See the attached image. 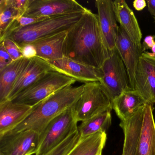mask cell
<instances>
[{
  "mask_svg": "<svg viewBox=\"0 0 155 155\" xmlns=\"http://www.w3.org/2000/svg\"><path fill=\"white\" fill-rule=\"evenodd\" d=\"M34 106L7 100L0 103V136L15 128L33 110Z\"/></svg>",
  "mask_w": 155,
  "mask_h": 155,
  "instance_id": "9a60e30c",
  "label": "cell"
},
{
  "mask_svg": "<svg viewBox=\"0 0 155 155\" xmlns=\"http://www.w3.org/2000/svg\"><path fill=\"white\" fill-rule=\"evenodd\" d=\"M76 81L58 71L47 72L12 101L34 106L56 91L73 85Z\"/></svg>",
  "mask_w": 155,
  "mask_h": 155,
  "instance_id": "5b68a950",
  "label": "cell"
},
{
  "mask_svg": "<svg viewBox=\"0 0 155 155\" xmlns=\"http://www.w3.org/2000/svg\"><path fill=\"white\" fill-rule=\"evenodd\" d=\"M99 82L111 103L123 92L132 89L125 65L117 50L107 58L100 68Z\"/></svg>",
  "mask_w": 155,
  "mask_h": 155,
  "instance_id": "52a82bcc",
  "label": "cell"
},
{
  "mask_svg": "<svg viewBox=\"0 0 155 155\" xmlns=\"http://www.w3.org/2000/svg\"><path fill=\"white\" fill-rule=\"evenodd\" d=\"M72 108L78 122L113 109L112 103L99 81L84 83L83 91Z\"/></svg>",
  "mask_w": 155,
  "mask_h": 155,
  "instance_id": "8992f818",
  "label": "cell"
},
{
  "mask_svg": "<svg viewBox=\"0 0 155 155\" xmlns=\"http://www.w3.org/2000/svg\"><path fill=\"white\" fill-rule=\"evenodd\" d=\"M136 90L147 103H155V58L147 52L140 57L136 72Z\"/></svg>",
  "mask_w": 155,
  "mask_h": 155,
  "instance_id": "8fae6325",
  "label": "cell"
},
{
  "mask_svg": "<svg viewBox=\"0 0 155 155\" xmlns=\"http://www.w3.org/2000/svg\"><path fill=\"white\" fill-rule=\"evenodd\" d=\"M117 22L134 44L141 46L142 35L137 20L134 12L124 0L114 1Z\"/></svg>",
  "mask_w": 155,
  "mask_h": 155,
  "instance_id": "ac0fdd59",
  "label": "cell"
},
{
  "mask_svg": "<svg viewBox=\"0 0 155 155\" xmlns=\"http://www.w3.org/2000/svg\"><path fill=\"white\" fill-rule=\"evenodd\" d=\"M21 16V12L12 6L10 0L0 1V38L12 22Z\"/></svg>",
  "mask_w": 155,
  "mask_h": 155,
  "instance_id": "cb8c5ba5",
  "label": "cell"
},
{
  "mask_svg": "<svg viewBox=\"0 0 155 155\" xmlns=\"http://www.w3.org/2000/svg\"><path fill=\"white\" fill-rule=\"evenodd\" d=\"M98 155H102V152H101V153H100Z\"/></svg>",
  "mask_w": 155,
  "mask_h": 155,
  "instance_id": "e575fe53",
  "label": "cell"
},
{
  "mask_svg": "<svg viewBox=\"0 0 155 155\" xmlns=\"http://www.w3.org/2000/svg\"><path fill=\"white\" fill-rule=\"evenodd\" d=\"M78 120L72 107L61 113L47 125L40 134L35 155H45L78 130Z\"/></svg>",
  "mask_w": 155,
  "mask_h": 155,
  "instance_id": "277c9868",
  "label": "cell"
},
{
  "mask_svg": "<svg viewBox=\"0 0 155 155\" xmlns=\"http://www.w3.org/2000/svg\"><path fill=\"white\" fill-rule=\"evenodd\" d=\"M111 111L99 113L82 121L78 127L80 139L85 138L98 132H105L111 124Z\"/></svg>",
  "mask_w": 155,
  "mask_h": 155,
  "instance_id": "603a6c76",
  "label": "cell"
},
{
  "mask_svg": "<svg viewBox=\"0 0 155 155\" xmlns=\"http://www.w3.org/2000/svg\"><path fill=\"white\" fill-rule=\"evenodd\" d=\"M155 37L153 36H147L144 39L142 46V51H146L147 50L151 49L155 42L154 41Z\"/></svg>",
  "mask_w": 155,
  "mask_h": 155,
  "instance_id": "4dcf8cb0",
  "label": "cell"
},
{
  "mask_svg": "<svg viewBox=\"0 0 155 155\" xmlns=\"http://www.w3.org/2000/svg\"><path fill=\"white\" fill-rule=\"evenodd\" d=\"M87 9L75 0H30L22 16L49 18L84 12Z\"/></svg>",
  "mask_w": 155,
  "mask_h": 155,
  "instance_id": "30bf717a",
  "label": "cell"
},
{
  "mask_svg": "<svg viewBox=\"0 0 155 155\" xmlns=\"http://www.w3.org/2000/svg\"><path fill=\"white\" fill-rule=\"evenodd\" d=\"M147 2L149 12L155 18V0H147Z\"/></svg>",
  "mask_w": 155,
  "mask_h": 155,
  "instance_id": "d6a6232c",
  "label": "cell"
},
{
  "mask_svg": "<svg viewBox=\"0 0 155 155\" xmlns=\"http://www.w3.org/2000/svg\"><path fill=\"white\" fill-rule=\"evenodd\" d=\"M0 43H2L7 51L9 54L13 61L23 58L20 47L13 41L9 39L3 40Z\"/></svg>",
  "mask_w": 155,
  "mask_h": 155,
  "instance_id": "4316f807",
  "label": "cell"
},
{
  "mask_svg": "<svg viewBox=\"0 0 155 155\" xmlns=\"http://www.w3.org/2000/svg\"><path fill=\"white\" fill-rule=\"evenodd\" d=\"M68 31L50 35L31 43L37 51V57L47 61L64 58L63 48Z\"/></svg>",
  "mask_w": 155,
  "mask_h": 155,
  "instance_id": "2e32d148",
  "label": "cell"
},
{
  "mask_svg": "<svg viewBox=\"0 0 155 155\" xmlns=\"http://www.w3.org/2000/svg\"><path fill=\"white\" fill-rule=\"evenodd\" d=\"M48 61L55 71L72 78L77 81L84 83L99 82L102 77L100 69L87 66L65 57L60 59Z\"/></svg>",
  "mask_w": 155,
  "mask_h": 155,
  "instance_id": "4fadbf2b",
  "label": "cell"
},
{
  "mask_svg": "<svg viewBox=\"0 0 155 155\" xmlns=\"http://www.w3.org/2000/svg\"><path fill=\"white\" fill-rule=\"evenodd\" d=\"M137 155H155V122L152 105L150 103H146L144 106Z\"/></svg>",
  "mask_w": 155,
  "mask_h": 155,
  "instance_id": "e0dca14e",
  "label": "cell"
},
{
  "mask_svg": "<svg viewBox=\"0 0 155 155\" xmlns=\"http://www.w3.org/2000/svg\"><path fill=\"white\" fill-rule=\"evenodd\" d=\"M30 0H10L11 3L16 9L21 12L23 16L28 6Z\"/></svg>",
  "mask_w": 155,
  "mask_h": 155,
  "instance_id": "f546056e",
  "label": "cell"
},
{
  "mask_svg": "<svg viewBox=\"0 0 155 155\" xmlns=\"http://www.w3.org/2000/svg\"><path fill=\"white\" fill-rule=\"evenodd\" d=\"M133 7L136 10H142L147 6V2L145 0H135L133 2Z\"/></svg>",
  "mask_w": 155,
  "mask_h": 155,
  "instance_id": "1f68e13d",
  "label": "cell"
},
{
  "mask_svg": "<svg viewBox=\"0 0 155 155\" xmlns=\"http://www.w3.org/2000/svg\"><path fill=\"white\" fill-rule=\"evenodd\" d=\"M84 84L67 86L34 105L29 115L12 131L34 130L41 134L47 125L61 113L76 103L82 93Z\"/></svg>",
  "mask_w": 155,
  "mask_h": 155,
  "instance_id": "7a4b0ae2",
  "label": "cell"
},
{
  "mask_svg": "<svg viewBox=\"0 0 155 155\" xmlns=\"http://www.w3.org/2000/svg\"><path fill=\"white\" fill-rule=\"evenodd\" d=\"M30 60L23 57L0 71V103L8 100L16 81Z\"/></svg>",
  "mask_w": 155,
  "mask_h": 155,
  "instance_id": "44dd1931",
  "label": "cell"
},
{
  "mask_svg": "<svg viewBox=\"0 0 155 155\" xmlns=\"http://www.w3.org/2000/svg\"><path fill=\"white\" fill-rule=\"evenodd\" d=\"M147 103L137 91L130 89L123 92L113 101L112 108L120 121H124L135 115Z\"/></svg>",
  "mask_w": 155,
  "mask_h": 155,
  "instance_id": "d6986e66",
  "label": "cell"
},
{
  "mask_svg": "<svg viewBox=\"0 0 155 155\" xmlns=\"http://www.w3.org/2000/svg\"><path fill=\"white\" fill-rule=\"evenodd\" d=\"M54 71L48 61L38 57L31 59L18 78L7 100L12 101L49 71Z\"/></svg>",
  "mask_w": 155,
  "mask_h": 155,
  "instance_id": "5bb4252c",
  "label": "cell"
},
{
  "mask_svg": "<svg viewBox=\"0 0 155 155\" xmlns=\"http://www.w3.org/2000/svg\"><path fill=\"white\" fill-rule=\"evenodd\" d=\"M84 12L51 17L32 25L17 29L6 34L0 39V42L5 39H9L21 47L50 35L68 30L80 19Z\"/></svg>",
  "mask_w": 155,
  "mask_h": 155,
  "instance_id": "3957f363",
  "label": "cell"
},
{
  "mask_svg": "<svg viewBox=\"0 0 155 155\" xmlns=\"http://www.w3.org/2000/svg\"><path fill=\"white\" fill-rule=\"evenodd\" d=\"M117 49L126 67L130 87L136 90L135 76L139 61L143 52L142 46L133 43L122 28L119 26Z\"/></svg>",
  "mask_w": 155,
  "mask_h": 155,
  "instance_id": "7c38bea8",
  "label": "cell"
},
{
  "mask_svg": "<svg viewBox=\"0 0 155 155\" xmlns=\"http://www.w3.org/2000/svg\"><path fill=\"white\" fill-rule=\"evenodd\" d=\"M80 139L78 130L45 155H68L79 141Z\"/></svg>",
  "mask_w": 155,
  "mask_h": 155,
  "instance_id": "d4e9b609",
  "label": "cell"
},
{
  "mask_svg": "<svg viewBox=\"0 0 155 155\" xmlns=\"http://www.w3.org/2000/svg\"><path fill=\"white\" fill-rule=\"evenodd\" d=\"M49 18H51V17H49ZM48 18H49V17H27L21 16L12 22V24L10 25V26L7 30L4 36L0 39L2 38L6 34L12 31L32 25V24L46 19Z\"/></svg>",
  "mask_w": 155,
  "mask_h": 155,
  "instance_id": "484cf974",
  "label": "cell"
},
{
  "mask_svg": "<svg viewBox=\"0 0 155 155\" xmlns=\"http://www.w3.org/2000/svg\"><path fill=\"white\" fill-rule=\"evenodd\" d=\"M107 139L105 132H97L85 138L80 139L68 155H98L102 152Z\"/></svg>",
  "mask_w": 155,
  "mask_h": 155,
  "instance_id": "7402d4cb",
  "label": "cell"
},
{
  "mask_svg": "<svg viewBox=\"0 0 155 155\" xmlns=\"http://www.w3.org/2000/svg\"><path fill=\"white\" fill-rule=\"evenodd\" d=\"M151 50L152 52H147V53L148 55H149L150 57L155 58V43L151 48Z\"/></svg>",
  "mask_w": 155,
  "mask_h": 155,
  "instance_id": "836d02e7",
  "label": "cell"
},
{
  "mask_svg": "<svg viewBox=\"0 0 155 155\" xmlns=\"http://www.w3.org/2000/svg\"><path fill=\"white\" fill-rule=\"evenodd\" d=\"M40 134L34 130L12 131L0 136V155H32L39 146Z\"/></svg>",
  "mask_w": 155,
  "mask_h": 155,
  "instance_id": "ba28073f",
  "label": "cell"
},
{
  "mask_svg": "<svg viewBox=\"0 0 155 155\" xmlns=\"http://www.w3.org/2000/svg\"><path fill=\"white\" fill-rule=\"evenodd\" d=\"M2 43H0V71L13 61Z\"/></svg>",
  "mask_w": 155,
  "mask_h": 155,
  "instance_id": "83f0119b",
  "label": "cell"
},
{
  "mask_svg": "<svg viewBox=\"0 0 155 155\" xmlns=\"http://www.w3.org/2000/svg\"><path fill=\"white\" fill-rule=\"evenodd\" d=\"M64 57L100 69L108 58L97 15L87 9L68 31L63 48Z\"/></svg>",
  "mask_w": 155,
  "mask_h": 155,
  "instance_id": "6da1fadb",
  "label": "cell"
},
{
  "mask_svg": "<svg viewBox=\"0 0 155 155\" xmlns=\"http://www.w3.org/2000/svg\"><path fill=\"white\" fill-rule=\"evenodd\" d=\"M100 29L108 58L117 51V37L119 26L115 12L114 1L97 0Z\"/></svg>",
  "mask_w": 155,
  "mask_h": 155,
  "instance_id": "9c48e42d",
  "label": "cell"
},
{
  "mask_svg": "<svg viewBox=\"0 0 155 155\" xmlns=\"http://www.w3.org/2000/svg\"><path fill=\"white\" fill-rule=\"evenodd\" d=\"M144 107L131 117L124 121H120V126L124 135L122 155H137V146L143 120Z\"/></svg>",
  "mask_w": 155,
  "mask_h": 155,
  "instance_id": "ffe728a7",
  "label": "cell"
},
{
  "mask_svg": "<svg viewBox=\"0 0 155 155\" xmlns=\"http://www.w3.org/2000/svg\"><path fill=\"white\" fill-rule=\"evenodd\" d=\"M20 48L24 58L31 59L37 57V51L35 47L31 43L23 45Z\"/></svg>",
  "mask_w": 155,
  "mask_h": 155,
  "instance_id": "f1b7e54d",
  "label": "cell"
}]
</instances>
